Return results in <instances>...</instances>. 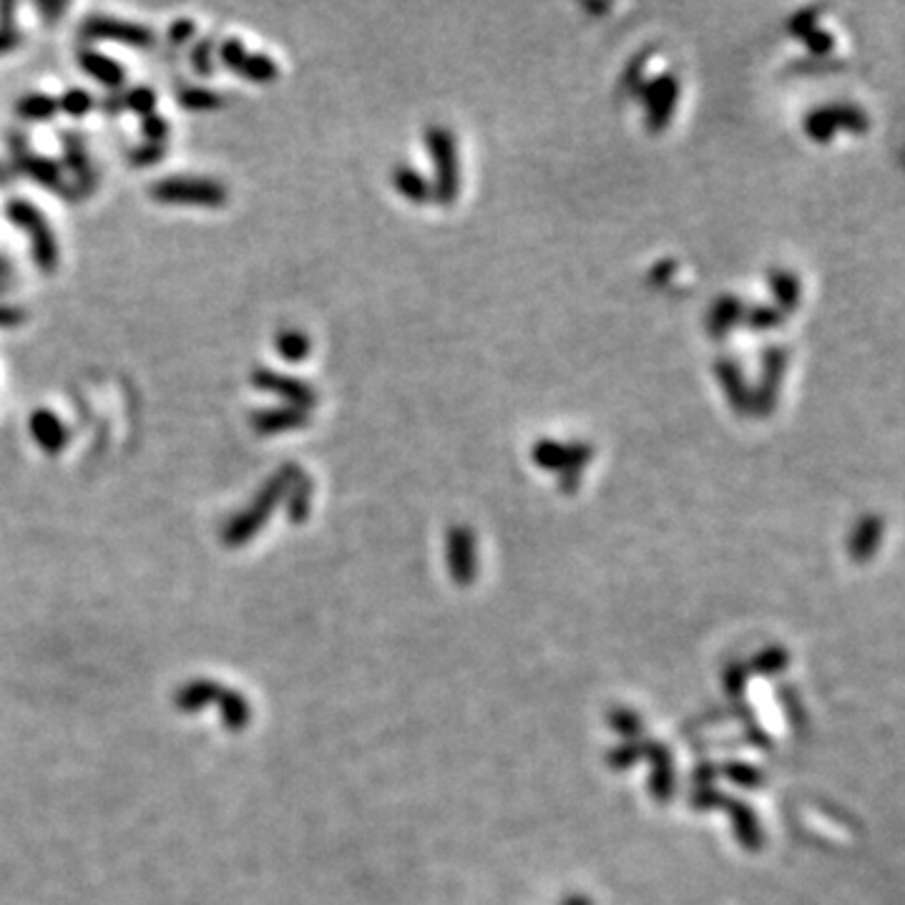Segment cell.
<instances>
[{
    "instance_id": "6da1fadb",
    "label": "cell",
    "mask_w": 905,
    "mask_h": 905,
    "mask_svg": "<svg viewBox=\"0 0 905 905\" xmlns=\"http://www.w3.org/2000/svg\"><path fill=\"white\" fill-rule=\"evenodd\" d=\"M297 473V465L295 463H287L282 465L280 471H274L270 478L262 483V488L257 490L254 501L249 504V508L237 513L235 519L229 521L227 529H224V541L229 543V546H239V543H245L247 539H252L257 531L262 529L267 523V519L274 513V508L287 494V486L295 478Z\"/></svg>"
},
{
    "instance_id": "7a4b0ae2",
    "label": "cell",
    "mask_w": 905,
    "mask_h": 905,
    "mask_svg": "<svg viewBox=\"0 0 905 905\" xmlns=\"http://www.w3.org/2000/svg\"><path fill=\"white\" fill-rule=\"evenodd\" d=\"M8 151H11V161H8V167H11L13 177H19V174L29 177L36 181L38 186L48 189V192H54L58 196H64L66 202H71V204L79 202V194H76L71 181L66 179L64 167H60V163L54 159L33 154L29 136L19 134V132L8 134Z\"/></svg>"
},
{
    "instance_id": "3957f363",
    "label": "cell",
    "mask_w": 905,
    "mask_h": 905,
    "mask_svg": "<svg viewBox=\"0 0 905 905\" xmlns=\"http://www.w3.org/2000/svg\"><path fill=\"white\" fill-rule=\"evenodd\" d=\"M5 217L11 219L13 227H19L29 235L33 264H36L41 272L54 274L60 264V249L46 214H43L33 202L13 196V200L5 202Z\"/></svg>"
},
{
    "instance_id": "277c9868",
    "label": "cell",
    "mask_w": 905,
    "mask_h": 905,
    "mask_svg": "<svg viewBox=\"0 0 905 905\" xmlns=\"http://www.w3.org/2000/svg\"><path fill=\"white\" fill-rule=\"evenodd\" d=\"M149 196L157 204L222 210L229 202V189L210 177H167L154 181L149 186Z\"/></svg>"
},
{
    "instance_id": "5b68a950",
    "label": "cell",
    "mask_w": 905,
    "mask_h": 905,
    "mask_svg": "<svg viewBox=\"0 0 905 905\" xmlns=\"http://www.w3.org/2000/svg\"><path fill=\"white\" fill-rule=\"evenodd\" d=\"M79 36L86 43L111 41V43H121V46L136 48V50H149L157 46V33H154L149 25L124 21V19H116V15H103V13L86 15L79 25Z\"/></svg>"
},
{
    "instance_id": "8992f818",
    "label": "cell",
    "mask_w": 905,
    "mask_h": 905,
    "mask_svg": "<svg viewBox=\"0 0 905 905\" xmlns=\"http://www.w3.org/2000/svg\"><path fill=\"white\" fill-rule=\"evenodd\" d=\"M217 58L222 60V66H227L229 71H235L237 76H245V79L252 83H272L278 81L280 76V66L274 64L272 56L252 54V50L245 48V43L239 38L222 41Z\"/></svg>"
},
{
    "instance_id": "52a82bcc",
    "label": "cell",
    "mask_w": 905,
    "mask_h": 905,
    "mask_svg": "<svg viewBox=\"0 0 905 905\" xmlns=\"http://www.w3.org/2000/svg\"><path fill=\"white\" fill-rule=\"evenodd\" d=\"M249 383H252L257 391L278 395V398L292 405V408L309 410V408H315V403H317V393L313 385L299 381V377L295 375L278 373V370H272V367H254L252 375H249Z\"/></svg>"
},
{
    "instance_id": "ba28073f",
    "label": "cell",
    "mask_w": 905,
    "mask_h": 905,
    "mask_svg": "<svg viewBox=\"0 0 905 905\" xmlns=\"http://www.w3.org/2000/svg\"><path fill=\"white\" fill-rule=\"evenodd\" d=\"M60 149H64V167L71 171V184L79 194V200L97 192L99 186V174L97 167H93L91 154L86 149L83 136L76 132H60Z\"/></svg>"
},
{
    "instance_id": "9c48e42d",
    "label": "cell",
    "mask_w": 905,
    "mask_h": 905,
    "mask_svg": "<svg viewBox=\"0 0 905 905\" xmlns=\"http://www.w3.org/2000/svg\"><path fill=\"white\" fill-rule=\"evenodd\" d=\"M249 426L257 435H280L290 430H299L309 426V410L292 408V405H278V408H260L249 416Z\"/></svg>"
},
{
    "instance_id": "30bf717a",
    "label": "cell",
    "mask_w": 905,
    "mask_h": 905,
    "mask_svg": "<svg viewBox=\"0 0 905 905\" xmlns=\"http://www.w3.org/2000/svg\"><path fill=\"white\" fill-rule=\"evenodd\" d=\"M29 428H31L33 441H36V445L41 448L43 453L58 455V453L66 451L68 430H66V426L60 422V418L56 416L54 410L41 408V410L33 412L31 420H29Z\"/></svg>"
},
{
    "instance_id": "8fae6325",
    "label": "cell",
    "mask_w": 905,
    "mask_h": 905,
    "mask_svg": "<svg viewBox=\"0 0 905 905\" xmlns=\"http://www.w3.org/2000/svg\"><path fill=\"white\" fill-rule=\"evenodd\" d=\"M76 64H79V68H83V71L89 73L93 81L106 86V89H111V91L124 89L126 68L121 64H116L114 58L103 56L93 48H79V54H76Z\"/></svg>"
},
{
    "instance_id": "7c38bea8",
    "label": "cell",
    "mask_w": 905,
    "mask_h": 905,
    "mask_svg": "<svg viewBox=\"0 0 905 905\" xmlns=\"http://www.w3.org/2000/svg\"><path fill=\"white\" fill-rule=\"evenodd\" d=\"M177 103L181 109L192 111V114H206V111L222 109L224 99L206 86H181L177 91Z\"/></svg>"
},
{
    "instance_id": "4fadbf2b",
    "label": "cell",
    "mask_w": 905,
    "mask_h": 905,
    "mask_svg": "<svg viewBox=\"0 0 905 905\" xmlns=\"http://www.w3.org/2000/svg\"><path fill=\"white\" fill-rule=\"evenodd\" d=\"M15 114L31 124H46L58 114V99L48 97V93H29L15 103Z\"/></svg>"
},
{
    "instance_id": "5bb4252c",
    "label": "cell",
    "mask_w": 905,
    "mask_h": 905,
    "mask_svg": "<svg viewBox=\"0 0 905 905\" xmlns=\"http://www.w3.org/2000/svg\"><path fill=\"white\" fill-rule=\"evenodd\" d=\"M287 516L292 521H302L309 511V498H313V480L305 471L295 473V478L287 486Z\"/></svg>"
},
{
    "instance_id": "9a60e30c",
    "label": "cell",
    "mask_w": 905,
    "mask_h": 905,
    "mask_svg": "<svg viewBox=\"0 0 905 905\" xmlns=\"http://www.w3.org/2000/svg\"><path fill=\"white\" fill-rule=\"evenodd\" d=\"M274 350H278V355L287 362H302L309 350H313V344H309V338L302 330H295V327H287V330H280L274 335Z\"/></svg>"
},
{
    "instance_id": "2e32d148",
    "label": "cell",
    "mask_w": 905,
    "mask_h": 905,
    "mask_svg": "<svg viewBox=\"0 0 905 905\" xmlns=\"http://www.w3.org/2000/svg\"><path fill=\"white\" fill-rule=\"evenodd\" d=\"M214 56H217V43L212 36H204L194 43L192 54H189V64H192L196 76H212L214 73Z\"/></svg>"
},
{
    "instance_id": "e0dca14e",
    "label": "cell",
    "mask_w": 905,
    "mask_h": 905,
    "mask_svg": "<svg viewBox=\"0 0 905 905\" xmlns=\"http://www.w3.org/2000/svg\"><path fill=\"white\" fill-rule=\"evenodd\" d=\"M97 106V99L86 89H68L64 97L58 99V111H64L71 118H81Z\"/></svg>"
},
{
    "instance_id": "ac0fdd59",
    "label": "cell",
    "mask_w": 905,
    "mask_h": 905,
    "mask_svg": "<svg viewBox=\"0 0 905 905\" xmlns=\"http://www.w3.org/2000/svg\"><path fill=\"white\" fill-rule=\"evenodd\" d=\"M124 109L134 111L136 116H149L157 109V93H154L149 86H134L124 93Z\"/></svg>"
},
{
    "instance_id": "d6986e66",
    "label": "cell",
    "mask_w": 905,
    "mask_h": 905,
    "mask_svg": "<svg viewBox=\"0 0 905 905\" xmlns=\"http://www.w3.org/2000/svg\"><path fill=\"white\" fill-rule=\"evenodd\" d=\"M167 159V144H139L134 146L132 151H128V163H132L134 169H149V167H157Z\"/></svg>"
},
{
    "instance_id": "ffe728a7",
    "label": "cell",
    "mask_w": 905,
    "mask_h": 905,
    "mask_svg": "<svg viewBox=\"0 0 905 905\" xmlns=\"http://www.w3.org/2000/svg\"><path fill=\"white\" fill-rule=\"evenodd\" d=\"M142 136L149 144H167L169 139V121L159 114H149L142 118Z\"/></svg>"
},
{
    "instance_id": "44dd1931",
    "label": "cell",
    "mask_w": 905,
    "mask_h": 905,
    "mask_svg": "<svg viewBox=\"0 0 905 905\" xmlns=\"http://www.w3.org/2000/svg\"><path fill=\"white\" fill-rule=\"evenodd\" d=\"M194 33H196V23H194L192 19H177L174 23L169 25L167 38H169L171 46L181 48V46H186V43L194 38Z\"/></svg>"
},
{
    "instance_id": "7402d4cb",
    "label": "cell",
    "mask_w": 905,
    "mask_h": 905,
    "mask_svg": "<svg viewBox=\"0 0 905 905\" xmlns=\"http://www.w3.org/2000/svg\"><path fill=\"white\" fill-rule=\"evenodd\" d=\"M29 320V313L19 305H8V302H0V330H15Z\"/></svg>"
},
{
    "instance_id": "603a6c76",
    "label": "cell",
    "mask_w": 905,
    "mask_h": 905,
    "mask_svg": "<svg viewBox=\"0 0 905 905\" xmlns=\"http://www.w3.org/2000/svg\"><path fill=\"white\" fill-rule=\"evenodd\" d=\"M395 186L400 189L403 194H408V196H412V200H418L420 196V192H422V181L412 174L410 169H395Z\"/></svg>"
},
{
    "instance_id": "cb8c5ba5",
    "label": "cell",
    "mask_w": 905,
    "mask_h": 905,
    "mask_svg": "<svg viewBox=\"0 0 905 905\" xmlns=\"http://www.w3.org/2000/svg\"><path fill=\"white\" fill-rule=\"evenodd\" d=\"M36 11L43 15L46 23H56L60 15L68 11V5L60 3V0H41V3H36Z\"/></svg>"
},
{
    "instance_id": "d4e9b609",
    "label": "cell",
    "mask_w": 905,
    "mask_h": 905,
    "mask_svg": "<svg viewBox=\"0 0 905 905\" xmlns=\"http://www.w3.org/2000/svg\"><path fill=\"white\" fill-rule=\"evenodd\" d=\"M23 43V33L19 29H0V56L11 54Z\"/></svg>"
},
{
    "instance_id": "484cf974",
    "label": "cell",
    "mask_w": 905,
    "mask_h": 905,
    "mask_svg": "<svg viewBox=\"0 0 905 905\" xmlns=\"http://www.w3.org/2000/svg\"><path fill=\"white\" fill-rule=\"evenodd\" d=\"M99 106H101L103 114H109V116L121 114V111H124V93H121V91H111L109 97L99 103Z\"/></svg>"
},
{
    "instance_id": "4316f807",
    "label": "cell",
    "mask_w": 905,
    "mask_h": 905,
    "mask_svg": "<svg viewBox=\"0 0 905 905\" xmlns=\"http://www.w3.org/2000/svg\"><path fill=\"white\" fill-rule=\"evenodd\" d=\"M0 282L15 284V267L5 254H0Z\"/></svg>"
},
{
    "instance_id": "83f0119b",
    "label": "cell",
    "mask_w": 905,
    "mask_h": 905,
    "mask_svg": "<svg viewBox=\"0 0 905 905\" xmlns=\"http://www.w3.org/2000/svg\"><path fill=\"white\" fill-rule=\"evenodd\" d=\"M15 21V3H0V29H13Z\"/></svg>"
},
{
    "instance_id": "f1b7e54d",
    "label": "cell",
    "mask_w": 905,
    "mask_h": 905,
    "mask_svg": "<svg viewBox=\"0 0 905 905\" xmlns=\"http://www.w3.org/2000/svg\"><path fill=\"white\" fill-rule=\"evenodd\" d=\"M11 179H13L11 167H8V163H0V186L11 184Z\"/></svg>"
}]
</instances>
